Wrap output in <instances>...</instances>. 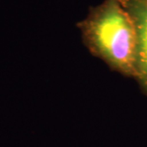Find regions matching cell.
I'll list each match as a JSON object with an SVG mask.
<instances>
[{
	"instance_id": "2",
	"label": "cell",
	"mask_w": 147,
	"mask_h": 147,
	"mask_svg": "<svg viewBox=\"0 0 147 147\" xmlns=\"http://www.w3.org/2000/svg\"><path fill=\"white\" fill-rule=\"evenodd\" d=\"M136 74H138L142 79L147 82V61L137 64L136 66Z\"/></svg>"
},
{
	"instance_id": "1",
	"label": "cell",
	"mask_w": 147,
	"mask_h": 147,
	"mask_svg": "<svg viewBox=\"0 0 147 147\" xmlns=\"http://www.w3.org/2000/svg\"><path fill=\"white\" fill-rule=\"evenodd\" d=\"M79 27L84 43L96 57L119 72L136 74L137 30L121 0H105L92 8Z\"/></svg>"
}]
</instances>
